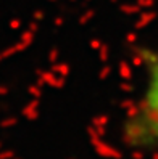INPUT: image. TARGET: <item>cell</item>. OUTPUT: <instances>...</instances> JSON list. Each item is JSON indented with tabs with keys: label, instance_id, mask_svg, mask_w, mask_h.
Returning a JSON list of instances; mask_svg holds the SVG:
<instances>
[{
	"label": "cell",
	"instance_id": "1",
	"mask_svg": "<svg viewBox=\"0 0 158 159\" xmlns=\"http://www.w3.org/2000/svg\"><path fill=\"white\" fill-rule=\"evenodd\" d=\"M139 87L121 122V140L132 151L158 149V45L139 57Z\"/></svg>",
	"mask_w": 158,
	"mask_h": 159
}]
</instances>
